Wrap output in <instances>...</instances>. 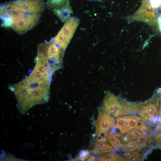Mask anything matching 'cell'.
<instances>
[{
	"mask_svg": "<svg viewBox=\"0 0 161 161\" xmlns=\"http://www.w3.org/2000/svg\"><path fill=\"white\" fill-rule=\"evenodd\" d=\"M96 159L95 157L93 155H89L86 160V161H94Z\"/></svg>",
	"mask_w": 161,
	"mask_h": 161,
	"instance_id": "44dd1931",
	"label": "cell"
},
{
	"mask_svg": "<svg viewBox=\"0 0 161 161\" xmlns=\"http://www.w3.org/2000/svg\"><path fill=\"white\" fill-rule=\"evenodd\" d=\"M151 3L154 7H158L161 4V0H149Z\"/></svg>",
	"mask_w": 161,
	"mask_h": 161,
	"instance_id": "d6986e66",
	"label": "cell"
},
{
	"mask_svg": "<svg viewBox=\"0 0 161 161\" xmlns=\"http://www.w3.org/2000/svg\"><path fill=\"white\" fill-rule=\"evenodd\" d=\"M156 11L149 0H143L138 10L126 17L128 20L140 21L150 26H154L156 20Z\"/></svg>",
	"mask_w": 161,
	"mask_h": 161,
	"instance_id": "5b68a950",
	"label": "cell"
},
{
	"mask_svg": "<svg viewBox=\"0 0 161 161\" xmlns=\"http://www.w3.org/2000/svg\"><path fill=\"white\" fill-rule=\"evenodd\" d=\"M121 133L117 132L114 130H110L106 135L109 143L114 148L119 149L122 147V144L120 139Z\"/></svg>",
	"mask_w": 161,
	"mask_h": 161,
	"instance_id": "4fadbf2b",
	"label": "cell"
},
{
	"mask_svg": "<svg viewBox=\"0 0 161 161\" xmlns=\"http://www.w3.org/2000/svg\"><path fill=\"white\" fill-rule=\"evenodd\" d=\"M45 8L44 0H16L1 4V25L23 35L38 24Z\"/></svg>",
	"mask_w": 161,
	"mask_h": 161,
	"instance_id": "6da1fadb",
	"label": "cell"
},
{
	"mask_svg": "<svg viewBox=\"0 0 161 161\" xmlns=\"http://www.w3.org/2000/svg\"><path fill=\"white\" fill-rule=\"evenodd\" d=\"M160 8L161 9V4H160Z\"/></svg>",
	"mask_w": 161,
	"mask_h": 161,
	"instance_id": "d4e9b609",
	"label": "cell"
},
{
	"mask_svg": "<svg viewBox=\"0 0 161 161\" xmlns=\"http://www.w3.org/2000/svg\"><path fill=\"white\" fill-rule=\"evenodd\" d=\"M90 1H101L103 0H89Z\"/></svg>",
	"mask_w": 161,
	"mask_h": 161,
	"instance_id": "cb8c5ba5",
	"label": "cell"
},
{
	"mask_svg": "<svg viewBox=\"0 0 161 161\" xmlns=\"http://www.w3.org/2000/svg\"><path fill=\"white\" fill-rule=\"evenodd\" d=\"M154 134V141L156 148H161V130H157Z\"/></svg>",
	"mask_w": 161,
	"mask_h": 161,
	"instance_id": "e0dca14e",
	"label": "cell"
},
{
	"mask_svg": "<svg viewBox=\"0 0 161 161\" xmlns=\"http://www.w3.org/2000/svg\"><path fill=\"white\" fill-rule=\"evenodd\" d=\"M153 133V130L146 126L138 127L124 134L121 137V141L123 143L126 144L134 140H150Z\"/></svg>",
	"mask_w": 161,
	"mask_h": 161,
	"instance_id": "9c48e42d",
	"label": "cell"
},
{
	"mask_svg": "<svg viewBox=\"0 0 161 161\" xmlns=\"http://www.w3.org/2000/svg\"><path fill=\"white\" fill-rule=\"evenodd\" d=\"M151 140L137 139L131 140L123 147V150L125 153L131 152L146 147L147 144L150 143Z\"/></svg>",
	"mask_w": 161,
	"mask_h": 161,
	"instance_id": "8fae6325",
	"label": "cell"
},
{
	"mask_svg": "<svg viewBox=\"0 0 161 161\" xmlns=\"http://www.w3.org/2000/svg\"><path fill=\"white\" fill-rule=\"evenodd\" d=\"M65 50L52 39L40 43L37 47V50L44 55L49 65L55 71L63 68Z\"/></svg>",
	"mask_w": 161,
	"mask_h": 161,
	"instance_id": "7a4b0ae2",
	"label": "cell"
},
{
	"mask_svg": "<svg viewBox=\"0 0 161 161\" xmlns=\"http://www.w3.org/2000/svg\"><path fill=\"white\" fill-rule=\"evenodd\" d=\"M115 123L116 121L113 116L99 110L96 123L95 135L97 136H106L111 129L114 127Z\"/></svg>",
	"mask_w": 161,
	"mask_h": 161,
	"instance_id": "ba28073f",
	"label": "cell"
},
{
	"mask_svg": "<svg viewBox=\"0 0 161 161\" xmlns=\"http://www.w3.org/2000/svg\"><path fill=\"white\" fill-rule=\"evenodd\" d=\"M157 130H161V124L159 125L156 129Z\"/></svg>",
	"mask_w": 161,
	"mask_h": 161,
	"instance_id": "7402d4cb",
	"label": "cell"
},
{
	"mask_svg": "<svg viewBox=\"0 0 161 161\" xmlns=\"http://www.w3.org/2000/svg\"><path fill=\"white\" fill-rule=\"evenodd\" d=\"M160 104V96L158 92H155L149 100L143 103L138 112L140 116L150 126H157Z\"/></svg>",
	"mask_w": 161,
	"mask_h": 161,
	"instance_id": "3957f363",
	"label": "cell"
},
{
	"mask_svg": "<svg viewBox=\"0 0 161 161\" xmlns=\"http://www.w3.org/2000/svg\"><path fill=\"white\" fill-rule=\"evenodd\" d=\"M52 10L54 14L64 23L70 18L71 14L73 13L70 3L62 7Z\"/></svg>",
	"mask_w": 161,
	"mask_h": 161,
	"instance_id": "7c38bea8",
	"label": "cell"
},
{
	"mask_svg": "<svg viewBox=\"0 0 161 161\" xmlns=\"http://www.w3.org/2000/svg\"><path fill=\"white\" fill-rule=\"evenodd\" d=\"M80 22V20L78 17L71 16L64 23L58 34L52 40L60 47L65 49Z\"/></svg>",
	"mask_w": 161,
	"mask_h": 161,
	"instance_id": "277c9868",
	"label": "cell"
},
{
	"mask_svg": "<svg viewBox=\"0 0 161 161\" xmlns=\"http://www.w3.org/2000/svg\"><path fill=\"white\" fill-rule=\"evenodd\" d=\"M97 161H126V159L122 155L115 152L107 153L100 154Z\"/></svg>",
	"mask_w": 161,
	"mask_h": 161,
	"instance_id": "9a60e30c",
	"label": "cell"
},
{
	"mask_svg": "<svg viewBox=\"0 0 161 161\" xmlns=\"http://www.w3.org/2000/svg\"><path fill=\"white\" fill-rule=\"evenodd\" d=\"M89 152L87 150H83L79 153V156L72 161H83L86 160L89 155Z\"/></svg>",
	"mask_w": 161,
	"mask_h": 161,
	"instance_id": "ac0fdd59",
	"label": "cell"
},
{
	"mask_svg": "<svg viewBox=\"0 0 161 161\" xmlns=\"http://www.w3.org/2000/svg\"><path fill=\"white\" fill-rule=\"evenodd\" d=\"M115 121L114 128L123 134L132 129L146 126L142 119L135 115L119 116L116 118Z\"/></svg>",
	"mask_w": 161,
	"mask_h": 161,
	"instance_id": "52a82bcc",
	"label": "cell"
},
{
	"mask_svg": "<svg viewBox=\"0 0 161 161\" xmlns=\"http://www.w3.org/2000/svg\"><path fill=\"white\" fill-rule=\"evenodd\" d=\"M93 151L97 154H101L113 151L114 148L109 142L106 136H97Z\"/></svg>",
	"mask_w": 161,
	"mask_h": 161,
	"instance_id": "30bf717a",
	"label": "cell"
},
{
	"mask_svg": "<svg viewBox=\"0 0 161 161\" xmlns=\"http://www.w3.org/2000/svg\"><path fill=\"white\" fill-rule=\"evenodd\" d=\"M157 22L159 29L161 33V14L158 18Z\"/></svg>",
	"mask_w": 161,
	"mask_h": 161,
	"instance_id": "ffe728a7",
	"label": "cell"
},
{
	"mask_svg": "<svg viewBox=\"0 0 161 161\" xmlns=\"http://www.w3.org/2000/svg\"><path fill=\"white\" fill-rule=\"evenodd\" d=\"M159 92L160 93V104H161V90L159 89Z\"/></svg>",
	"mask_w": 161,
	"mask_h": 161,
	"instance_id": "603a6c76",
	"label": "cell"
},
{
	"mask_svg": "<svg viewBox=\"0 0 161 161\" xmlns=\"http://www.w3.org/2000/svg\"><path fill=\"white\" fill-rule=\"evenodd\" d=\"M147 147L134 151L125 153L124 154L126 160L129 161H141L143 159L145 154L146 153Z\"/></svg>",
	"mask_w": 161,
	"mask_h": 161,
	"instance_id": "5bb4252c",
	"label": "cell"
},
{
	"mask_svg": "<svg viewBox=\"0 0 161 161\" xmlns=\"http://www.w3.org/2000/svg\"><path fill=\"white\" fill-rule=\"evenodd\" d=\"M70 3V0H47L46 7L53 10L62 7Z\"/></svg>",
	"mask_w": 161,
	"mask_h": 161,
	"instance_id": "2e32d148",
	"label": "cell"
},
{
	"mask_svg": "<svg viewBox=\"0 0 161 161\" xmlns=\"http://www.w3.org/2000/svg\"><path fill=\"white\" fill-rule=\"evenodd\" d=\"M99 110L115 117L127 114L123 109L119 98L109 91L106 93L102 105Z\"/></svg>",
	"mask_w": 161,
	"mask_h": 161,
	"instance_id": "8992f818",
	"label": "cell"
}]
</instances>
